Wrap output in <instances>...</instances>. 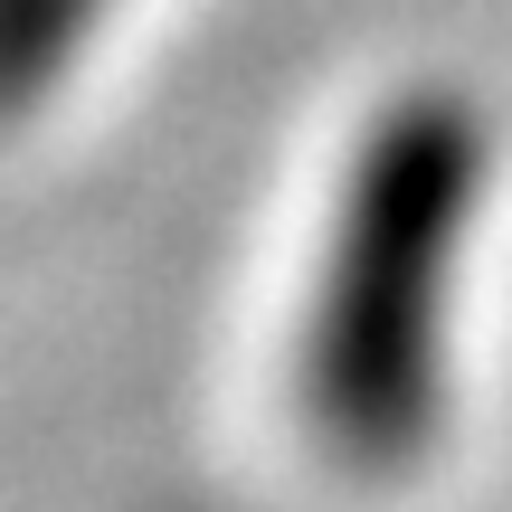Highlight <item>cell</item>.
Here are the masks:
<instances>
[{
    "mask_svg": "<svg viewBox=\"0 0 512 512\" xmlns=\"http://www.w3.org/2000/svg\"><path fill=\"white\" fill-rule=\"evenodd\" d=\"M124 0H0V133L29 124Z\"/></svg>",
    "mask_w": 512,
    "mask_h": 512,
    "instance_id": "cell-2",
    "label": "cell"
},
{
    "mask_svg": "<svg viewBox=\"0 0 512 512\" xmlns=\"http://www.w3.org/2000/svg\"><path fill=\"white\" fill-rule=\"evenodd\" d=\"M484 190H494V133L456 86L399 95L342 162L294 389L313 446L361 484L418 475L446 437Z\"/></svg>",
    "mask_w": 512,
    "mask_h": 512,
    "instance_id": "cell-1",
    "label": "cell"
}]
</instances>
